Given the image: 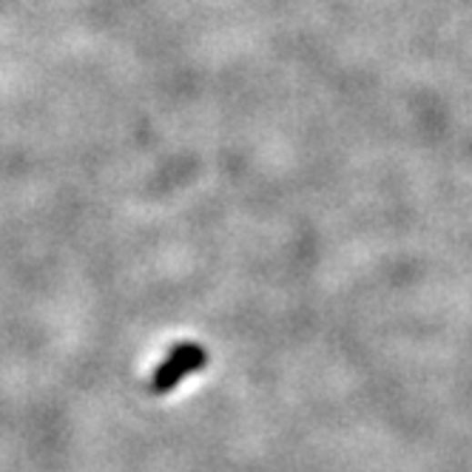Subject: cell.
<instances>
[{"instance_id": "obj_1", "label": "cell", "mask_w": 472, "mask_h": 472, "mask_svg": "<svg viewBox=\"0 0 472 472\" xmlns=\"http://www.w3.org/2000/svg\"><path fill=\"white\" fill-rule=\"evenodd\" d=\"M208 365V350L196 345V342H183L168 350V356L163 358L156 370L151 373V381H148V390L154 396H166L171 393L174 387H179L188 376L199 373L202 367Z\"/></svg>"}]
</instances>
